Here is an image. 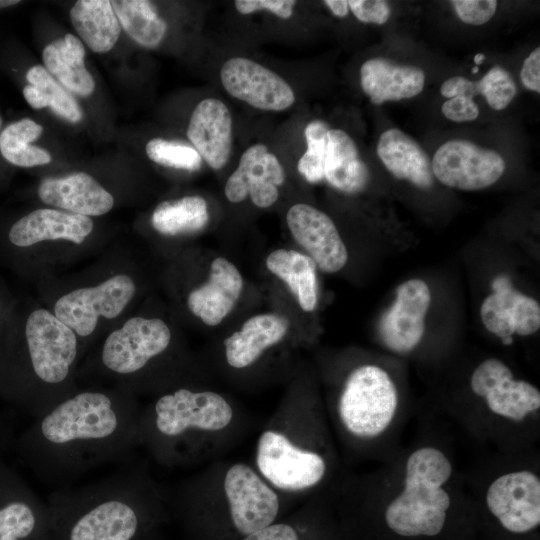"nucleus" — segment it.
I'll use <instances>...</instances> for the list:
<instances>
[{
    "mask_svg": "<svg viewBox=\"0 0 540 540\" xmlns=\"http://www.w3.org/2000/svg\"><path fill=\"white\" fill-rule=\"evenodd\" d=\"M140 439V414L126 390L89 389L36 418L21 449L43 482L63 485L126 460Z\"/></svg>",
    "mask_w": 540,
    "mask_h": 540,
    "instance_id": "obj_1",
    "label": "nucleus"
},
{
    "mask_svg": "<svg viewBox=\"0 0 540 540\" xmlns=\"http://www.w3.org/2000/svg\"><path fill=\"white\" fill-rule=\"evenodd\" d=\"M144 483L126 467L100 480L53 492L47 540H135L142 529Z\"/></svg>",
    "mask_w": 540,
    "mask_h": 540,
    "instance_id": "obj_2",
    "label": "nucleus"
},
{
    "mask_svg": "<svg viewBox=\"0 0 540 540\" xmlns=\"http://www.w3.org/2000/svg\"><path fill=\"white\" fill-rule=\"evenodd\" d=\"M25 380L13 396L36 418L48 413L75 391L70 378L78 357L74 331L46 309H35L24 330Z\"/></svg>",
    "mask_w": 540,
    "mask_h": 540,
    "instance_id": "obj_3",
    "label": "nucleus"
},
{
    "mask_svg": "<svg viewBox=\"0 0 540 540\" xmlns=\"http://www.w3.org/2000/svg\"><path fill=\"white\" fill-rule=\"evenodd\" d=\"M398 403L396 387L380 367L364 365L348 377L339 402L345 427L354 435L374 437L392 421Z\"/></svg>",
    "mask_w": 540,
    "mask_h": 540,
    "instance_id": "obj_4",
    "label": "nucleus"
},
{
    "mask_svg": "<svg viewBox=\"0 0 540 540\" xmlns=\"http://www.w3.org/2000/svg\"><path fill=\"white\" fill-rule=\"evenodd\" d=\"M232 415V408L219 394L179 388L159 397L151 422L140 424H152L154 432L165 439H178L194 429L221 430L230 423Z\"/></svg>",
    "mask_w": 540,
    "mask_h": 540,
    "instance_id": "obj_5",
    "label": "nucleus"
},
{
    "mask_svg": "<svg viewBox=\"0 0 540 540\" xmlns=\"http://www.w3.org/2000/svg\"><path fill=\"white\" fill-rule=\"evenodd\" d=\"M171 337L163 320L132 317L107 336L99 355L100 365L115 377H134L167 350Z\"/></svg>",
    "mask_w": 540,
    "mask_h": 540,
    "instance_id": "obj_6",
    "label": "nucleus"
},
{
    "mask_svg": "<svg viewBox=\"0 0 540 540\" xmlns=\"http://www.w3.org/2000/svg\"><path fill=\"white\" fill-rule=\"evenodd\" d=\"M135 291L130 276L114 275L96 286L79 288L61 296L54 305V315L76 335L87 337L95 331L100 316L108 319L119 316Z\"/></svg>",
    "mask_w": 540,
    "mask_h": 540,
    "instance_id": "obj_7",
    "label": "nucleus"
},
{
    "mask_svg": "<svg viewBox=\"0 0 540 540\" xmlns=\"http://www.w3.org/2000/svg\"><path fill=\"white\" fill-rule=\"evenodd\" d=\"M431 166L434 178L440 183L464 191L491 186L506 168L498 152L462 139L442 144L435 152Z\"/></svg>",
    "mask_w": 540,
    "mask_h": 540,
    "instance_id": "obj_8",
    "label": "nucleus"
},
{
    "mask_svg": "<svg viewBox=\"0 0 540 540\" xmlns=\"http://www.w3.org/2000/svg\"><path fill=\"white\" fill-rule=\"evenodd\" d=\"M449 506V495L441 487L406 474L405 488L387 507L385 520L402 536H434L442 530Z\"/></svg>",
    "mask_w": 540,
    "mask_h": 540,
    "instance_id": "obj_9",
    "label": "nucleus"
},
{
    "mask_svg": "<svg viewBox=\"0 0 540 540\" xmlns=\"http://www.w3.org/2000/svg\"><path fill=\"white\" fill-rule=\"evenodd\" d=\"M256 460L263 476L283 490L311 487L322 479L326 469L318 454L296 447L274 431L260 436Z\"/></svg>",
    "mask_w": 540,
    "mask_h": 540,
    "instance_id": "obj_10",
    "label": "nucleus"
},
{
    "mask_svg": "<svg viewBox=\"0 0 540 540\" xmlns=\"http://www.w3.org/2000/svg\"><path fill=\"white\" fill-rule=\"evenodd\" d=\"M220 80L234 98L265 111H283L295 102L291 86L269 68L245 57L224 62Z\"/></svg>",
    "mask_w": 540,
    "mask_h": 540,
    "instance_id": "obj_11",
    "label": "nucleus"
},
{
    "mask_svg": "<svg viewBox=\"0 0 540 540\" xmlns=\"http://www.w3.org/2000/svg\"><path fill=\"white\" fill-rule=\"evenodd\" d=\"M224 490L232 521L242 534L271 525L278 514L277 494L245 464L230 467L225 475Z\"/></svg>",
    "mask_w": 540,
    "mask_h": 540,
    "instance_id": "obj_12",
    "label": "nucleus"
},
{
    "mask_svg": "<svg viewBox=\"0 0 540 540\" xmlns=\"http://www.w3.org/2000/svg\"><path fill=\"white\" fill-rule=\"evenodd\" d=\"M472 391L486 399L489 409L515 421L540 407V392L532 384L514 380L509 367L498 359L482 362L473 372Z\"/></svg>",
    "mask_w": 540,
    "mask_h": 540,
    "instance_id": "obj_13",
    "label": "nucleus"
},
{
    "mask_svg": "<svg viewBox=\"0 0 540 540\" xmlns=\"http://www.w3.org/2000/svg\"><path fill=\"white\" fill-rule=\"evenodd\" d=\"M286 222L295 241L321 271L335 273L346 265L347 248L326 213L309 204L297 203L287 211Z\"/></svg>",
    "mask_w": 540,
    "mask_h": 540,
    "instance_id": "obj_14",
    "label": "nucleus"
},
{
    "mask_svg": "<svg viewBox=\"0 0 540 540\" xmlns=\"http://www.w3.org/2000/svg\"><path fill=\"white\" fill-rule=\"evenodd\" d=\"M285 171L275 154L265 144L248 147L237 168L229 176L224 193L232 203L250 197L259 208L272 206L279 198V187L285 182Z\"/></svg>",
    "mask_w": 540,
    "mask_h": 540,
    "instance_id": "obj_15",
    "label": "nucleus"
},
{
    "mask_svg": "<svg viewBox=\"0 0 540 540\" xmlns=\"http://www.w3.org/2000/svg\"><path fill=\"white\" fill-rule=\"evenodd\" d=\"M486 501L508 531L525 533L540 523V480L529 471L497 478L488 488Z\"/></svg>",
    "mask_w": 540,
    "mask_h": 540,
    "instance_id": "obj_16",
    "label": "nucleus"
},
{
    "mask_svg": "<svg viewBox=\"0 0 540 540\" xmlns=\"http://www.w3.org/2000/svg\"><path fill=\"white\" fill-rule=\"evenodd\" d=\"M431 303L428 285L420 279L400 284L391 307L379 322L384 345L397 353H407L421 341L425 332V316Z\"/></svg>",
    "mask_w": 540,
    "mask_h": 540,
    "instance_id": "obj_17",
    "label": "nucleus"
},
{
    "mask_svg": "<svg viewBox=\"0 0 540 540\" xmlns=\"http://www.w3.org/2000/svg\"><path fill=\"white\" fill-rule=\"evenodd\" d=\"M492 289L481 305L480 316L486 329L501 338L504 345L512 344L514 334L528 336L539 330L537 300L515 290L503 275L494 279Z\"/></svg>",
    "mask_w": 540,
    "mask_h": 540,
    "instance_id": "obj_18",
    "label": "nucleus"
},
{
    "mask_svg": "<svg viewBox=\"0 0 540 540\" xmlns=\"http://www.w3.org/2000/svg\"><path fill=\"white\" fill-rule=\"evenodd\" d=\"M187 137L212 169H222L232 149V117L226 104L217 98L199 102L191 114Z\"/></svg>",
    "mask_w": 540,
    "mask_h": 540,
    "instance_id": "obj_19",
    "label": "nucleus"
},
{
    "mask_svg": "<svg viewBox=\"0 0 540 540\" xmlns=\"http://www.w3.org/2000/svg\"><path fill=\"white\" fill-rule=\"evenodd\" d=\"M93 230L90 217L63 210L42 208L15 221L7 234L11 245L27 248L47 240L81 244Z\"/></svg>",
    "mask_w": 540,
    "mask_h": 540,
    "instance_id": "obj_20",
    "label": "nucleus"
},
{
    "mask_svg": "<svg viewBox=\"0 0 540 540\" xmlns=\"http://www.w3.org/2000/svg\"><path fill=\"white\" fill-rule=\"evenodd\" d=\"M243 289L238 268L224 257L215 258L208 280L190 291L187 306L208 326H216L231 312Z\"/></svg>",
    "mask_w": 540,
    "mask_h": 540,
    "instance_id": "obj_21",
    "label": "nucleus"
},
{
    "mask_svg": "<svg viewBox=\"0 0 540 540\" xmlns=\"http://www.w3.org/2000/svg\"><path fill=\"white\" fill-rule=\"evenodd\" d=\"M44 203L83 216H100L114 205L113 196L84 172L43 179L37 190Z\"/></svg>",
    "mask_w": 540,
    "mask_h": 540,
    "instance_id": "obj_22",
    "label": "nucleus"
},
{
    "mask_svg": "<svg viewBox=\"0 0 540 540\" xmlns=\"http://www.w3.org/2000/svg\"><path fill=\"white\" fill-rule=\"evenodd\" d=\"M360 85L373 104L381 105L420 94L425 85V72L417 66L371 58L360 68Z\"/></svg>",
    "mask_w": 540,
    "mask_h": 540,
    "instance_id": "obj_23",
    "label": "nucleus"
},
{
    "mask_svg": "<svg viewBox=\"0 0 540 540\" xmlns=\"http://www.w3.org/2000/svg\"><path fill=\"white\" fill-rule=\"evenodd\" d=\"M376 152L395 178L409 181L423 190L433 186L434 175L429 156L403 131L396 128L384 131L379 137Z\"/></svg>",
    "mask_w": 540,
    "mask_h": 540,
    "instance_id": "obj_24",
    "label": "nucleus"
},
{
    "mask_svg": "<svg viewBox=\"0 0 540 540\" xmlns=\"http://www.w3.org/2000/svg\"><path fill=\"white\" fill-rule=\"evenodd\" d=\"M289 325L288 318L277 313H261L250 317L239 331L224 340L228 364L237 369L248 367L264 350L283 339Z\"/></svg>",
    "mask_w": 540,
    "mask_h": 540,
    "instance_id": "obj_25",
    "label": "nucleus"
},
{
    "mask_svg": "<svg viewBox=\"0 0 540 540\" xmlns=\"http://www.w3.org/2000/svg\"><path fill=\"white\" fill-rule=\"evenodd\" d=\"M369 178L368 167L354 140L341 129H329L324 180L341 192L357 194L366 188Z\"/></svg>",
    "mask_w": 540,
    "mask_h": 540,
    "instance_id": "obj_26",
    "label": "nucleus"
},
{
    "mask_svg": "<svg viewBox=\"0 0 540 540\" xmlns=\"http://www.w3.org/2000/svg\"><path fill=\"white\" fill-rule=\"evenodd\" d=\"M84 57L82 42L72 34L56 39L42 52L46 70L69 91L87 97L93 93L95 82L86 69Z\"/></svg>",
    "mask_w": 540,
    "mask_h": 540,
    "instance_id": "obj_27",
    "label": "nucleus"
},
{
    "mask_svg": "<svg viewBox=\"0 0 540 540\" xmlns=\"http://www.w3.org/2000/svg\"><path fill=\"white\" fill-rule=\"evenodd\" d=\"M71 22L82 40L96 53L110 51L116 44L121 26L107 0H79L70 10Z\"/></svg>",
    "mask_w": 540,
    "mask_h": 540,
    "instance_id": "obj_28",
    "label": "nucleus"
},
{
    "mask_svg": "<svg viewBox=\"0 0 540 540\" xmlns=\"http://www.w3.org/2000/svg\"><path fill=\"white\" fill-rule=\"evenodd\" d=\"M266 266L287 284L304 311L315 309L318 300L317 266L308 255L295 250L277 249L267 256Z\"/></svg>",
    "mask_w": 540,
    "mask_h": 540,
    "instance_id": "obj_29",
    "label": "nucleus"
},
{
    "mask_svg": "<svg viewBox=\"0 0 540 540\" xmlns=\"http://www.w3.org/2000/svg\"><path fill=\"white\" fill-rule=\"evenodd\" d=\"M48 509L27 488L0 504V540H47Z\"/></svg>",
    "mask_w": 540,
    "mask_h": 540,
    "instance_id": "obj_30",
    "label": "nucleus"
},
{
    "mask_svg": "<svg viewBox=\"0 0 540 540\" xmlns=\"http://www.w3.org/2000/svg\"><path fill=\"white\" fill-rule=\"evenodd\" d=\"M30 83L23 89L27 103L34 109L49 107L56 115L76 123L82 119V111L72 95L44 68L36 65L26 73Z\"/></svg>",
    "mask_w": 540,
    "mask_h": 540,
    "instance_id": "obj_31",
    "label": "nucleus"
},
{
    "mask_svg": "<svg viewBox=\"0 0 540 540\" xmlns=\"http://www.w3.org/2000/svg\"><path fill=\"white\" fill-rule=\"evenodd\" d=\"M208 221L207 202L197 195L161 202L151 217L153 228L169 236L199 231Z\"/></svg>",
    "mask_w": 540,
    "mask_h": 540,
    "instance_id": "obj_32",
    "label": "nucleus"
},
{
    "mask_svg": "<svg viewBox=\"0 0 540 540\" xmlns=\"http://www.w3.org/2000/svg\"><path fill=\"white\" fill-rule=\"evenodd\" d=\"M111 5L126 33L145 48L157 47L167 30L154 5L145 0H114Z\"/></svg>",
    "mask_w": 540,
    "mask_h": 540,
    "instance_id": "obj_33",
    "label": "nucleus"
},
{
    "mask_svg": "<svg viewBox=\"0 0 540 540\" xmlns=\"http://www.w3.org/2000/svg\"><path fill=\"white\" fill-rule=\"evenodd\" d=\"M42 132L43 127L29 118L9 124L0 134V152L3 158L12 165L25 168L49 163L50 153L30 144Z\"/></svg>",
    "mask_w": 540,
    "mask_h": 540,
    "instance_id": "obj_34",
    "label": "nucleus"
},
{
    "mask_svg": "<svg viewBox=\"0 0 540 540\" xmlns=\"http://www.w3.org/2000/svg\"><path fill=\"white\" fill-rule=\"evenodd\" d=\"M328 131L327 123L318 119L309 122L304 129L307 150L300 157L297 170L309 183L324 180Z\"/></svg>",
    "mask_w": 540,
    "mask_h": 540,
    "instance_id": "obj_35",
    "label": "nucleus"
},
{
    "mask_svg": "<svg viewBox=\"0 0 540 540\" xmlns=\"http://www.w3.org/2000/svg\"><path fill=\"white\" fill-rule=\"evenodd\" d=\"M146 154L153 162L176 169L196 171L202 165V158L194 147L162 138L148 141Z\"/></svg>",
    "mask_w": 540,
    "mask_h": 540,
    "instance_id": "obj_36",
    "label": "nucleus"
},
{
    "mask_svg": "<svg viewBox=\"0 0 540 540\" xmlns=\"http://www.w3.org/2000/svg\"><path fill=\"white\" fill-rule=\"evenodd\" d=\"M451 464L446 456L434 448H421L410 455L406 474L422 478L441 487L451 475Z\"/></svg>",
    "mask_w": 540,
    "mask_h": 540,
    "instance_id": "obj_37",
    "label": "nucleus"
},
{
    "mask_svg": "<svg viewBox=\"0 0 540 540\" xmlns=\"http://www.w3.org/2000/svg\"><path fill=\"white\" fill-rule=\"evenodd\" d=\"M476 94H482L494 110H503L513 100L517 88L510 74L500 66L492 67L480 80L475 81Z\"/></svg>",
    "mask_w": 540,
    "mask_h": 540,
    "instance_id": "obj_38",
    "label": "nucleus"
},
{
    "mask_svg": "<svg viewBox=\"0 0 540 540\" xmlns=\"http://www.w3.org/2000/svg\"><path fill=\"white\" fill-rule=\"evenodd\" d=\"M460 20L470 25H482L495 14V0H453L450 1Z\"/></svg>",
    "mask_w": 540,
    "mask_h": 540,
    "instance_id": "obj_39",
    "label": "nucleus"
},
{
    "mask_svg": "<svg viewBox=\"0 0 540 540\" xmlns=\"http://www.w3.org/2000/svg\"><path fill=\"white\" fill-rule=\"evenodd\" d=\"M234 6L240 14L249 15L255 12L268 11L282 19L293 15L294 0H236Z\"/></svg>",
    "mask_w": 540,
    "mask_h": 540,
    "instance_id": "obj_40",
    "label": "nucleus"
},
{
    "mask_svg": "<svg viewBox=\"0 0 540 540\" xmlns=\"http://www.w3.org/2000/svg\"><path fill=\"white\" fill-rule=\"evenodd\" d=\"M348 6L354 16L363 23L382 25L391 15V8L382 0H349Z\"/></svg>",
    "mask_w": 540,
    "mask_h": 540,
    "instance_id": "obj_41",
    "label": "nucleus"
},
{
    "mask_svg": "<svg viewBox=\"0 0 540 540\" xmlns=\"http://www.w3.org/2000/svg\"><path fill=\"white\" fill-rule=\"evenodd\" d=\"M443 115L454 122L473 121L479 116V108L472 98L456 96L441 106Z\"/></svg>",
    "mask_w": 540,
    "mask_h": 540,
    "instance_id": "obj_42",
    "label": "nucleus"
},
{
    "mask_svg": "<svg viewBox=\"0 0 540 540\" xmlns=\"http://www.w3.org/2000/svg\"><path fill=\"white\" fill-rule=\"evenodd\" d=\"M520 78L527 89L540 92V47L534 49L524 60Z\"/></svg>",
    "mask_w": 540,
    "mask_h": 540,
    "instance_id": "obj_43",
    "label": "nucleus"
},
{
    "mask_svg": "<svg viewBox=\"0 0 540 540\" xmlns=\"http://www.w3.org/2000/svg\"><path fill=\"white\" fill-rule=\"evenodd\" d=\"M440 94L445 98L464 96L472 98L477 95L475 81L462 76H453L445 80L440 87Z\"/></svg>",
    "mask_w": 540,
    "mask_h": 540,
    "instance_id": "obj_44",
    "label": "nucleus"
},
{
    "mask_svg": "<svg viewBox=\"0 0 540 540\" xmlns=\"http://www.w3.org/2000/svg\"><path fill=\"white\" fill-rule=\"evenodd\" d=\"M243 540H298V536L290 525L271 524L247 534Z\"/></svg>",
    "mask_w": 540,
    "mask_h": 540,
    "instance_id": "obj_45",
    "label": "nucleus"
},
{
    "mask_svg": "<svg viewBox=\"0 0 540 540\" xmlns=\"http://www.w3.org/2000/svg\"><path fill=\"white\" fill-rule=\"evenodd\" d=\"M323 3L337 17L342 18L349 13L348 1L346 0H326Z\"/></svg>",
    "mask_w": 540,
    "mask_h": 540,
    "instance_id": "obj_46",
    "label": "nucleus"
},
{
    "mask_svg": "<svg viewBox=\"0 0 540 540\" xmlns=\"http://www.w3.org/2000/svg\"><path fill=\"white\" fill-rule=\"evenodd\" d=\"M18 0H0V8L10 7L16 4H19Z\"/></svg>",
    "mask_w": 540,
    "mask_h": 540,
    "instance_id": "obj_47",
    "label": "nucleus"
},
{
    "mask_svg": "<svg viewBox=\"0 0 540 540\" xmlns=\"http://www.w3.org/2000/svg\"><path fill=\"white\" fill-rule=\"evenodd\" d=\"M484 58H485L484 54L478 53V54H476L475 57H474V62H475L477 65H479V64H481V63L483 62Z\"/></svg>",
    "mask_w": 540,
    "mask_h": 540,
    "instance_id": "obj_48",
    "label": "nucleus"
},
{
    "mask_svg": "<svg viewBox=\"0 0 540 540\" xmlns=\"http://www.w3.org/2000/svg\"><path fill=\"white\" fill-rule=\"evenodd\" d=\"M478 72V67H473L472 68V73H477Z\"/></svg>",
    "mask_w": 540,
    "mask_h": 540,
    "instance_id": "obj_49",
    "label": "nucleus"
},
{
    "mask_svg": "<svg viewBox=\"0 0 540 540\" xmlns=\"http://www.w3.org/2000/svg\"><path fill=\"white\" fill-rule=\"evenodd\" d=\"M1 310H2V308H1V303H0V314H1Z\"/></svg>",
    "mask_w": 540,
    "mask_h": 540,
    "instance_id": "obj_50",
    "label": "nucleus"
},
{
    "mask_svg": "<svg viewBox=\"0 0 540 540\" xmlns=\"http://www.w3.org/2000/svg\"><path fill=\"white\" fill-rule=\"evenodd\" d=\"M0 126H1V118H0Z\"/></svg>",
    "mask_w": 540,
    "mask_h": 540,
    "instance_id": "obj_51",
    "label": "nucleus"
}]
</instances>
